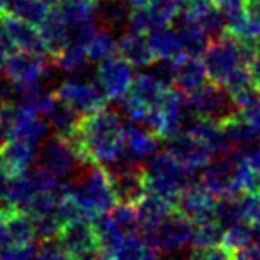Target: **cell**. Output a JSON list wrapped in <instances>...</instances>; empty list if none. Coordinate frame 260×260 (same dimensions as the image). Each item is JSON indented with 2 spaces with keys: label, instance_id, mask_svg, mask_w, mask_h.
Here are the masks:
<instances>
[{
  "label": "cell",
  "instance_id": "10",
  "mask_svg": "<svg viewBox=\"0 0 260 260\" xmlns=\"http://www.w3.org/2000/svg\"><path fill=\"white\" fill-rule=\"evenodd\" d=\"M240 159H242V153L220 154L219 159H211L206 164L198 181L215 198L227 194H239Z\"/></svg>",
  "mask_w": 260,
  "mask_h": 260
},
{
  "label": "cell",
  "instance_id": "23",
  "mask_svg": "<svg viewBox=\"0 0 260 260\" xmlns=\"http://www.w3.org/2000/svg\"><path fill=\"white\" fill-rule=\"evenodd\" d=\"M135 207H136L138 227L141 232L154 229V227L159 225L174 211L173 202H169L164 198H161V196H156L153 192L146 194Z\"/></svg>",
  "mask_w": 260,
  "mask_h": 260
},
{
  "label": "cell",
  "instance_id": "33",
  "mask_svg": "<svg viewBox=\"0 0 260 260\" xmlns=\"http://www.w3.org/2000/svg\"><path fill=\"white\" fill-rule=\"evenodd\" d=\"M187 260H234V255L219 244L214 247H194Z\"/></svg>",
  "mask_w": 260,
  "mask_h": 260
},
{
  "label": "cell",
  "instance_id": "22",
  "mask_svg": "<svg viewBox=\"0 0 260 260\" xmlns=\"http://www.w3.org/2000/svg\"><path fill=\"white\" fill-rule=\"evenodd\" d=\"M37 149H39L37 146L22 141V139H9L4 148L0 149L7 176L14 177L28 171L31 164L35 162Z\"/></svg>",
  "mask_w": 260,
  "mask_h": 260
},
{
  "label": "cell",
  "instance_id": "8",
  "mask_svg": "<svg viewBox=\"0 0 260 260\" xmlns=\"http://www.w3.org/2000/svg\"><path fill=\"white\" fill-rule=\"evenodd\" d=\"M105 168L110 176L116 204L136 206L148 194L144 164L119 156L116 161L105 164Z\"/></svg>",
  "mask_w": 260,
  "mask_h": 260
},
{
  "label": "cell",
  "instance_id": "25",
  "mask_svg": "<svg viewBox=\"0 0 260 260\" xmlns=\"http://www.w3.org/2000/svg\"><path fill=\"white\" fill-rule=\"evenodd\" d=\"M45 115L48 118V126H52L55 135H58L61 138H65L68 133L73 129V126L77 124L78 118L81 116L72 106L63 103V101L56 96Z\"/></svg>",
  "mask_w": 260,
  "mask_h": 260
},
{
  "label": "cell",
  "instance_id": "24",
  "mask_svg": "<svg viewBox=\"0 0 260 260\" xmlns=\"http://www.w3.org/2000/svg\"><path fill=\"white\" fill-rule=\"evenodd\" d=\"M149 43L153 48V53L156 60H171L174 56L181 55L179 50V39H177V31L171 25L161 27L149 34Z\"/></svg>",
  "mask_w": 260,
  "mask_h": 260
},
{
  "label": "cell",
  "instance_id": "26",
  "mask_svg": "<svg viewBox=\"0 0 260 260\" xmlns=\"http://www.w3.org/2000/svg\"><path fill=\"white\" fill-rule=\"evenodd\" d=\"M50 5L48 0H10L7 10L15 17L28 22L34 27H39L43 18L48 15Z\"/></svg>",
  "mask_w": 260,
  "mask_h": 260
},
{
  "label": "cell",
  "instance_id": "7",
  "mask_svg": "<svg viewBox=\"0 0 260 260\" xmlns=\"http://www.w3.org/2000/svg\"><path fill=\"white\" fill-rule=\"evenodd\" d=\"M169 85L148 73L133 78L128 93L124 94V108L136 123L148 124L157 106L161 105Z\"/></svg>",
  "mask_w": 260,
  "mask_h": 260
},
{
  "label": "cell",
  "instance_id": "12",
  "mask_svg": "<svg viewBox=\"0 0 260 260\" xmlns=\"http://www.w3.org/2000/svg\"><path fill=\"white\" fill-rule=\"evenodd\" d=\"M52 68H55L52 56L27 50H15L9 55L5 63V75L17 85H35L45 78Z\"/></svg>",
  "mask_w": 260,
  "mask_h": 260
},
{
  "label": "cell",
  "instance_id": "18",
  "mask_svg": "<svg viewBox=\"0 0 260 260\" xmlns=\"http://www.w3.org/2000/svg\"><path fill=\"white\" fill-rule=\"evenodd\" d=\"M96 81L101 91L110 100H121L128 93L133 81L131 65L121 56H110L100 61L96 68Z\"/></svg>",
  "mask_w": 260,
  "mask_h": 260
},
{
  "label": "cell",
  "instance_id": "44",
  "mask_svg": "<svg viewBox=\"0 0 260 260\" xmlns=\"http://www.w3.org/2000/svg\"><path fill=\"white\" fill-rule=\"evenodd\" d=\"M234 260H244L242 257H234Z\"/></svg>",
  "mask_w": 260,
  "mask_h": 260
},
{
  "label": "cell",
  "instance_id": "1",
  "mask_svg": "<svg viewBox=\"0 0 260 260\" xmlns=\"http://www.w3.org/2000/svg\"><path fill=\"white\" fill-rule=\"evenodd\" d=\"M83 162L110 164L124 148V126L116 111L100 110L81 115L73 129L63 138Z\"/></svg>",
  "mask_w": 260,
  "mask_h": 260
},
{
  "label": "cell",
  "instance_id": "15",
  "mask_svg": "<svg viewBox=\"0 0 260 260\" xmlns=\"http://www.w3.org/2000/svg\"><path fill=\"white\" fill-rule=\"evenodd\" d=\"M55 96L68 106H72L80 115L100 111L106 108L108 103V96L100 88L80 80H67L55 91Z\"/></svg>",
  "mask_w": 260,
  "mask_h": 260
},
{
  "label": "cell",
  "instance_id": "28",
  "mask_svg": "<svg viewBox=\"0 0 260 260\" xmlns=\"http://www.w3.org/2000/svg\"><path fill=\"white\" fill-rule=\"evenodd\" d=\"M85 52L90 61H103L110 56L116 55L118 43L113 37L110 28H100L93 34V37L86 42Z\"/></svg>",
  "mask_w": 260,
  "mask_h": 260
},
{
  "label": "cell",
  "instance_id": "17",
  "mask_svg": "<svg viewBox=\"0 0 260 260\" xmlns=\"http://www.w3.org/2000/svg\"><path fill=\"white\" fill-rule=\"evenodd\" d=\"M215 201L217 198L212 192H209L199 181H196L177 196L174 209L184 217H187L192 224H201V222L214 219Z\"/></svg>",
  "mask_w": 260,
  "mask_h": 260
},
{
  "label": "cell",
  "instance_id": "34",
  "mask_svg": "<svg viewBox=\"0 0 260 260\" xmlns=\"http://www.w3.org/2000/svg\"><path fill=\"white\" fill-rule=\"evenodd\" d=\"M239 118L244 123H247L253 131H257L260 135V98L253 101L252 105L240 108L239 110Z\"/></svg>",
  "mask_w": 260,
  "mask_h": 260
},
{
  "label": "cell",
  "instance_id": "38",
  "mask_svg": "<svg viewBox=\"0 0 260 260\" xmlns=\"http://www.w3.org/2000/svg\"><path fill=\"white\" fill-rule=\"evenodd\" d=\"M239 0H214V4L217 5L219 9H222V10H225V9H229V7H232L234 4H237Z\"/></svg>",
  "mask_w": 260,
  "mask_h": 260
},
{
  "label": "cell",
  "instance_id": "16",
  "mask_svg": "<svg viewBox=\"0 0 260 260\" xmlns=\"http://www.w3.org/2000/svg\"><path fill=\"white\" fill-rule=\"evenodd\" d=\"M168 77L173 88L182 96H187L207 83L206 67L199 56L179 55L171 58L168 65Z\"/></svg>",
  "mask_w": 260,
  "mask_h": 260
},
{
  "label": "cell",
  "instance_id": "35",
  "mask_svg": "<svg viewBox=\"0 0 260 260\" xmlns=\"http://www.w3.org/2000/svg\"><path fill=\"white\" fill-rule=\"evenodd\" d=\"M249 70H250L253 85H255L257 90L260 91V39L253 43V55L249 63Z\"/></svg>",
  "mask_w": 260,
  "mask_h": 260
},
{
  "label": "cell",
  "instance_id": "41",
  "mask_svg": "<svg viewBox=\"0 0 260 260\" xmlns=\"http://www.w3.org/2000/svg\"><path fill=\"white\" fill-rule=\"evenodd\" d=\"M9 141V138H7V133H5V129H4V126H2V123H0V149L4 148L5 146V143Z\"/></svg>",
  "mask_w": 260,
  "mask_h": 260
},
{
  "label": "cell",
  "instance_id": "43",
  "mask_svg": "<svg viewBox=\"0 0 260 260\" xmlns=\"http://www.w3.org/2000/svg\"><path fill=\"white\" fill-rule=\"evenodd\" d=\"M253 2H255V4L258 5V9H260V0H253Z\"/></svg>",
  "mask_w": 260,
  "mask_h": 260
},
{
  "label": "cell",
  "instance_id": "21",
  "mask_svg": "<svg viewBox=\"0 0 260 260\" xmlns=\"http://www.w3.org/2000/svg\"><path fill=\"white\" fill-rule=\"evenodd\" d=\"M118 53L131 67H149L156 61V56L149 43V35L139 34V31H131V34L123 35L119 39Z\"/></svg>",
  "mask_w": 260,
  "mask_h": 260
},
{
  "label": "cell",
  "instance_id": "31",
  "mask_svg": "<svg viewBox=\"0 0 260 260\" xmlns=\"http://www.w3.org/2000/svg\"><path fill=\"white\" fill-rule=\"evenodd\" d=\"M88 56L85 52V47L81 45H68L63 52L53 58L55 68H60L68 73H78L88 65Z\"/></svg>",
  "mask_w": 260,
  "mask_h": 260
},
{
  "label": "cell",
  "instance_id": "27",
  "mask_svg": "<svg viewBox=\"0 0 260 260\" xmlns=\"http://www.w3.org/2000/svg\"><path fill=\"white\" fill-rule=\"evenodd\" d=\"M177 39H179L181 55L201 56L209 43V37L199 27L184 20L179 28H176Z\"/></svg>",
  "mask_w": 260,
  "mask_h": 260
},
{
  "label": "cell",
  "instance_id": "11",
  "mask_svg": "<svg viewBox=\"0 0 260 260\" xmlns=\"http://www.w3.org/2000/svg\"><path fill=\"white\" fill-rule=\"evenodd\" d=\"M192 232H194L192 222L174 209L159 225L151 231L143 232L141 236L157 252L169 253L179 250L186 245H191Z\"/></svg>",
  "mask_w": 260,
  "mask_h": 260
},
{
  "label": "cell",
  "instance_id": "37",
  "mask_svg": "<svg viewBox=\"0 0 260 260\" xmlns=\"http://www.w3.org/2000/svg\"><path fill=\"white\" fill-rule=\"evenodd\" d=\"M242 154H244L245 162L249 164L252 169L260 171V141L255 143V144H252L250 148L245 149Z\"/></svg>",
  "mask_w": 260,
  "mask_h": 260
},
{
  "label": "cell",
  "instance_id": "36",
  "mask_svg": "<svg viewBox=\"0 0 260 260\" xmlns=\"http://www.w3.org/2000/svg\"><path fill=\"white\" fill-rule=\"evenodd\" d=\"M236 257H242L244 260H260V232L253 237L249 245L237 252Z\"/></svg>",
  "mask_w": 260,
  "mask_h": 260
},
{
  "label": "cell",
  "instance_id": "9",
  "mask_svg": "<svg viewBox=\"0 0 260 260\" xmlns=\"http://www.w3.org/2000/svg\"><path fill=\"white\" fill-rule=\"evenodd\" d=\"M35 168L55 179H68L83 161H80L70 144L58 135L47 138L35 156Z\"/></svg>",
  "mask_w": 260,
  "mask_h": 260
},
{
  "label": "cell",
  "instance_id": "20",
  "mask_svg": "<svg viewBox=\"0 0 260 260\" xmlns=\"http://www.w3.org/2000/svg\"><path fill=\"white\" fill-rule=\"evenodd\" d=\"M39 34L48 56H52V58H56L70 45L67 22L63 20L61 14L55 7L50 9L48 15L39 25Z\"/></svg>",
  "mask_w": 260,
  "mask_h": 260
},
{
  "label": "cell",
  "instance_id": "39",
  "mask_svg": "<svg viewBox=\"0 0 260 260\" xmlns=\"http://www.w3.org/2000/svg\"><path fill=\"white\" fill-rule=\"evenodd\" d=\"M149 2H151V0H128V4H129L131 9H143Z\"/></svg>",
  "mask_w": 260,
  "mask_h": 260
},
{
  "label": "cell",
  "instance_id": "42",
  "mask_svg": "<svg viewBox=\"0 0 260 260\" xmlns=\"http://www.w3.org/2000/svg\"><path fill=\"white\" fill-rule=\"evenodd\" d=\"M9 4H10V0H0V12H2V10H7Z\"/></svg>",
  "mask_w": 260,
  "mask_h": 260
},
{
  "label": "cell",
  "instance_id": "19",
  "mask_svg": "<svg viewBox=\"0 0 260 260\" xmlns=\"http://www.w3.org/2000/svg\"><path fill=\"white\" fill-rule=\"evenodd\" d=\"M157 148H159V138L151 129H146L136 123L124 126V148L121 156L141 162L144 157L154 154Z\"/></svg>",
  "mask_w": 260,
  "mask_h": 260
},
{
  "label": "cell",
  "instance_id": "40",
  "mask_svg": "<svg viewBox=\"0 0 260 260\" xmlns=\"http://www.w3.org/2000/svg\"><path fill=\"white\" fill-rule=\"evenodd\" d=\"M7 58H9V53L0 48V77H2L4 72H5V63H7Z\"/></svg>",
  "mask_w": 260,
  "mask_h": 260
},
{
  "label": "cell",
  "instance_id": "13",
  "mask_svg": "<svg viewBox=\"0 0 260 260\" xmlns=\"http://www.w3.org/2000/svg\"><path fill=\"white\" fill-rule=\"evenodd\" d=\"M224 31L245 43H255L260 39V9L253 0H239L224 10Z\"/></svg>",
  "mask_w": 260,
  "mask_h": 260
},
{
  "label": "cell",
  "instance_id": "14",
  "mask_svg": "<svg viewBox=\"0 0 260 260\" xmlns=\"http://www.w3.org/2000/svg\"><path fill=\"white\" fill-rule=\"evenodd\" d=\"M168 143V153L179 161L182 166L192 171L204 168L206 164L214 157V151L206 141L201 138L191 135L187 131H177L176 135L164 139Z\"/></svg>",
  "mask_w": 260,
  "mask_h": 260
},
{
  "label": "cell",
  "instance_id": "6",
  "mask_svg": "<svg viewBox=\"0 0 260 260\" xmlns=\"http://www.w3.org/2000/svg\"><path fill=\"white\" fill-rule=\"evenodd\" d=\"M55 237L65 260H94L101 253L100 234L90 219L63 222Z\"/></svg>",
  "mask_w": 260,
  "mask_h": 260
},
{
  "label": "cell",
  "instance_id": "30",
  "mask_svg": "<svg viewBox=\"0 0 260 260\" xmlns=\"http://www.w3.org/2000/svg\"><path fill=\"white\" fill-rule=\"evenodd\" d=\"M224 227L215 219L201 222V224H194V232H192V247H214L219 245L222 236H224Z\"/></svg>",
  "mask_w": 260,
  "mask_h": 260
},
{
  "label": "cell",
  "instance_id": "4",
  "mask_svg": "<svg viewBox=\"0 0 260 260\" xmlns=\"http://www.w3.org/2000/svg\"><path fill=\"white\" fill-rule=\"evenodd\" d=\"M144 169L148 192L161 196L173 204L189 184L198 181L194 179L196 171L182 166L168 151H156L154 154H151L148 162L144 164Z\"/></svg>",
  "mask_w": 260,
  "mask_h": 260
},
{
  "label": "cell",
  "instance_id": "3",
  "mask_svg": "<svg viewBox=\"0 0 260 260\" xmlns=\"http://www.w3.org/2000/svg\"><path fill=\"white\" fill-rule=\"evenodd\" d=\"M68 192L83 209L86 219H94L116 204L110 176L103 164L83 162L68 177Z\"/></svg>",
  "mask_w": 260,
  "mask_h": 260
},
{
  "label": "cell",
  "instance_id": "32",
  "mask_svg": "<svg viewBox=\"0 0 260 260\" xmlns=\"http://www.w3.org/2000/svg\"><path fill=\"white\" fill-rule=\"evenodd\" d=\"M34 260H65L56 237L40 239V242L35 245Z\"/></svg>",
  "mask_w": 260,
  "mask_h": 260
},
{
  "label": "cell",
  "instance_id": "5",
  "mask_svg": "<svg viewBox=\"0 0 260 260\" xmlns=\"http://www.w3.org/2000/svg\"><path fill=\"white\" fill-rule=\"evenodd\" d=\"M184 108L191 116L222 124L239 115V106L225 88L215 83H204L199 90L184 96Z\"/></svg>",
  "mask_w": 260,
  "mask_h": 260
},
{
  "label": "cell",
  "instance_id": "2",
  "mask_svg": "<svg viewBox=\"0 0 260 260\" xmlns=\"http://www.w3.org/2000/svg\"><path fill=\"white\" fill-rule=\"evenodd\" d=\"M253 55V43L237 40L225 31L214 37L202 52V63L207 78L224 88L240 72L249 68Z\"/></svg>",
  "mask_w": 260,
  "mask_h": 260
},
{
  "label": "cell",
  "instance_id": "29",
  "mask_svg": "<svg viewBox=\"0 0 260 260\" xmlns=\"http://www.w3.org/2000/svg\"><path fill=\"white\" fill-rule=\"evenodd\" d=\"M144 9L151 18L153 28L157 30L176 20V17L179 15L182 9V2L181 0H151Z\"/></svg>",
  "mask_w": 260,
  "mask_h": 260
}]
</instances>
